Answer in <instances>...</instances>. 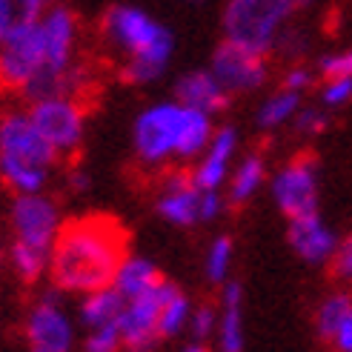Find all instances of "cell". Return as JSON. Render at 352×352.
<instances>
[{
	"instance_id": "6da1fadb",
	"label": "cell",
	"mask_w": 352,
	"mask_h": 352,
	"mask_svg": "<svg viewBox=\"0 0 352 352\" xmlns=\"http://www.w3.org/2000/svg\"><path fill=\"white\" fill-rule=\"evenodd\" d=\"M129 255V232L115 215L95 212L63 221L52 243L49 278L60 292L86 295L109 287L118 263Z\"/></svg>"
},
{
	"instance_id": "7a4b0ae2",
	"label": "cell",
	"mask_w": 352,
	"mask_h": 352,
	"mask_svg": "<svg viewBox=\"0 0 352 352\" xmlns=\"http://www.w3.org/2000/svg\"><path fill=\"white\" fill-rule=\"evenodd\" d=\"M212 132V115L189 109L178 100H166L152 103L135 118L132 144L138 161L146 166L186 164L206 149Z\"/></svg>"
},
{
	"instance_id": "3957f363",
	"label": "cell",
	"mask_w": 352,
	"mask_h": 352,
	"mask_svg": "<svg viewBox=\"0 0 352 352\" xmlns=\"http://www.w3.org/2000/svg\"><path fill=\"white\" fill-rule=\"evenodd\" d=\"M100 34L109 41V46L123 52L120 78L135 86L155 83L166 72L175 52L172 32L149 12L129 3L107 9L100 21Z\"/></svg>"
},
{
	"instance_id": "277c9868",
	"label": "cell",
	"mask_w": 352,
	"mask_h": 352,
	"mask_svg": "<svg viewBox=\"0 0 352 352\" xmlns=\"http://www.w3.org/2000/svg\"><path fill=\"white\" fill-rule=\"evenodd\" d=\"M58 157L49 140L34 129L29 112L12 109L0 115V181L14 195L43 192Z\"/></svg>"
},
{
	"instance_id": "5b68a950",
	"label": "cell",
	"mask_w": 352,
	"mask_h": 352,
	"mask_svg": "<svg viewBox=\"0 0 352 352\" xmlns=\"http://www.w3.org/2000/svg\"><path fill=\"white\" fill-rule=\"evenodd\" d=\"M295 9L298 0H226L221 14L223 41L267 55L275 49L278 34L287 29Z\"/></svg>"
},
{
	"instance_id": "8992f818",
	"label": "cell",
	"mask_w": 352,
	"mask_h": 352,
	"mask_svg": "<svg viewBox=\"0 0 352 352\" xmlns=\"http://www.w3.org/2000/svg\"><path fill=\"white\" fill-rule=\"evenodd\" d=\"M34 129H38L49 146L58 155H72L80 149L83 135H86V109L83 98L78 95H49L32 100V107L26 109Z\"/></svg>"
},
{
	"instance_id": "52a82bcc",
	"label": "cell",
	"mask_w": 352,
	"mask_h": 352,
	"mask_svg": "<svg viewBox=\"0 0 352 352\" xmlns=\"http://www.w3.org/2000/svg\"><path fill=\"white\" fill-rule=\"evenodd\" d=\"M272 201L280 212L289 218L318 212V198H321V175L318 161L312 155L301 152L289 157V161L272 175Z\"/></svg>"
},
{
	"instance_id": "ba28073f",
	"label": "cell",
	"mask_w": 352,
	"mask_h": 352,
	"mask_svg": "<svg viewBox=\"0 0 352 352\" xmlns=\"http://www.w3.org/2000/svg\"><path fill=\"white\" fill-rule=\"evenodd\" d=\"M43 41L38 23L0 41V89L12 95H26L29 86L43 75Z\"/></svg>"
},
{
	"instance_id": "9c48e42d",
	"label": "cell",
	"mask_w": 352,
	"mask_h": 352,
	"mask_svg": "<svg viewBox=\"0 0 352 352\" xmlns=\"http://www.w3.org/2000/svg\"><path fill=\"white\" fill-rule=\"evenodd\" d=\"M175 284L169 278H164L155 289L129 298L120 309L118 318V329H120V341L123 349L129 352H152L155 344L161 341V329H157V321H161V307L164 301L172 295Z\"/></svg>"
},
{
	"instance_id": "30bf717a",
	"label": "cell",
	"mask_w": 352,
	"mask_h": 352,
	"mask_svg": "<svg viewBox=\"0 0 352 352\" xmlns=\"http://www.w3.org/2000/svg\"><path fill=\"white\" fill-rule=\"evenodd\" d=\"M9 223H12V241L41 246V250L52 252L63 218L55 198L43 195V192H26V195H14L12 209H9Z\"/></svg>"
},
{
	"instance_id": "8fae6325",
	"label": "cell",
	"mask_w": 352,
	"mask_h": 352,
	"mask_svg": "<svg viewBox=\"0 0 352 352\" xmlns=\"http://www.w3.org/2000/svg\"><path fill=\"white\" fill-rule=\"evenodd\" d=\"M209 72L218 78V83L230 95H250L267 83L270 63L267 55H261V52H252L232 41H221L212 55V63H209Z\"/></svg>"
},
{
	"instance_id": "7c38bea8",
	"label": "cell",
	"mask_w": 352,
	"mask_h": 352,
	"mask_svg": "<svg viewBox=\"0 0 352 352\" xmlns=\"http://www.w3.org/2000/svg\"><path fill=\"white\" fill-rule=\"evenodd\" d=\"M155 209L172 226H195L206 223L204 218V189L192 181V169L166 166L161 175V195Z\"/></svg>"
},
{
	"instance_id": "4fadbf2b",
	"label": "cell",
	"mask_w": 352,
	"mask_h": 352,
	"mask_svg": "<svg viewBox=\"0 0 352 352\" xmlns=\"http://www.w3.org/2000/svg\"><path fill=\"white\" fill-rule=\"evenodd\" d=\"M26 341L32 349L43 352H69L75 344V327L66 309L58 304V298H41L38 304H32L26 315Z\"/></svg>"
},
{
	"instance_id": "5bb4252c",
	"label": "cell",
	"mask_w": 352,
	"mask_h": 352,
	"mask_svg": "<svg viewBox=\"0 0 352 352\" xmlns=\"http://www.w3.org/2000/svg\"><path fill=\"white\" fill-rule=\"evenodd\" d=\"M287 241L292 246V252L301 258L304 263L324 267V263H329L332 252H336L338 235H336V230H332V226L318 212H309V215L289 218Z\"/></svg>"
},
{
	"instance_id": "9a60e30c",
	"label": "cell",
	"mask_w": 352,
	"mask_h": 352,
	"mask_svg": "<svg viewBox=\"0 0 352 352\" xmlns=\"http://www.w3.org/2000/svg\"><path fill=\"white\" fill-rule=\"evenodd\" d=\"M235 152H238V132L232 126L215 129L212 138H209L206 149L195 157L192 181H195L201 189H221L226 181H230Z\"/></svg>"
},
{
	"instance_id": "2e32d148",
	"label": "cell",
	"mask_w": 352,
	"mask_h": 352,
	"mask_svg": "<svg viewBox=\"0 0 352 352\" xmlns=\"http://www.w3.org/2000/svg\"><path fill=\"white\" fill-rule=\"evenodd\" d=\"M230 92L218 83V78L209 72V69H195V72H186L175 83V100L184 103L189 109H198L206 115H218L230 107Z\"/></svg>"
},
{
	"instance_id": "e0dca14e",
	"label": "cell",
	"mask_w": 352,
	"mask_h": 352,
	"mask_svg": "<svg viewBox=\"0 0 352 352\" xmlns=\"http://www.w3.org/2000/svg\"><path fill=\"white\" fill-rule=\"evenodd\" d=\"M215 336L221 352H243V287L238 280L223 284Z\"/></svg>"
},
{
	"instance_id": "ac0fdd59",
	"label": "cell",
	"mask_w": 352,
	"mask_h": 352,
	"mask_svg": "<svg viewBox=\"0 0 352 352\" xmlns=\"http://www.w3.org/2000/svg\"><path fill=\"white\" fill-rule=\"evenodd\" d=\"M161 280H164V272L157 270L149 258L126 255V258L118 263L115 278H112V287L123 295V301H129V298H138V295L155 289Z\"/></svg>"
},
{
	"instance_id": "d6986e66",
	"label": "cell",
	"mask_w": 352,
	"mask_h": 352,
	"mask_svg": "<svg viewBox=\"0 0 352 352\" xmlns=\"http://www.w3.org/2000/svg\"><path fill=\"white\" fill-rule=\"evenodd\" d=\"M263 181H267V161H263L261 152H250L230 172V192H226V201L232 206H243L246 201H252L258 195Z\"/></svg>"
},
{
	"instance_id": "ffe728a7",
	"label": "cell",
	"mask_w": 352,
	"mask_h": 352,
	"mask_svg": "<svg viewBox=\"0 0 352 352\" xmlns=\"http://www.w3.org/2000/svg\"><path fill=\"white\" fill-rule=\"evenodd\" d=\"M123 304H126V301H123V295L112 284L86 292L83 301H80V324L86 329L103 327V324H118Z\"/></svg>"
},
{
	"instance_id": "44dd1931",
	"label": "cell",
	"mask_w": 352,
	"mask_h": 352,
	"mask_svg": "<svg viewBox=\"0 0 352 352\" xmlns=\"http://www.w3.org/2000/svg\"><path fill=\"white\" fill-rule=\"evenodd\" d=\"M52 0H0V41L9 34L34 26Z\"/></svg>"
},
{
	"instance_id": "7402d4cb",
	"label": "cell",
	"mask_w": 352,
	"mask_h": 352,
	"mask_svg": "<svg viewBox=\"0 0 352 352\" xmlns=\"http://www.w3.org/2000/svg\"><path fill=\"white\" fill-rule=\"evenodd\" d=\"M49 255H52L49 250H41V246L32 243H21V241L9 243V267L23 284H38L49 272Z\"/></svg>"
},
{
	"instance_id": "603a6c76",
	"label": "cell",
	"mask_w": 352,
	"mask_h": 352,
	"mask_svg": "<svg viewBox=\"0 0 352 352\" xmlns=\"http://www.w3.org/2000/svg\"><path fill=\"white\" fill-rule=\"evenodd\" d=\"M301 98H304L301 92H292V89H284V86H280L278 92H272L261 103L258 126L261 129H278V126H284V123L295 120L298 109H301Z\"/></svg>"
},
{
	"instance_id": "cb8c5ba5",
	"label": "cell",
	"mask_w": 352,
	"mask_h": 352,
	"mask_svg": "<svg viewBox=\"0 0 352 352\" xmlns=\"http://www.w3.org/2000/svg\"><path fill=\"white\" fill-rule=\"evenodd\" d=\"M352 309V292L346 289H336L321 298V304L315 307V332L329 341L336 336V329L341 327V321L346 318V312Z\"/></svg>"
},
{
	"instance_id": "d4e9b609",
	"label": "cell",
	"mask_w": 352,
	"mask_h": 352,
	"mask_svg": "<svg viewBox=\"0 0 352 352\" xmlns=\"http://www.w3.org/2000/svg\"><path fill=\"white\" fill-rule=\"evenodd\" d=\"M189 315H192L189 295L181 287H175L172 295L166 298L164 307H161V321H157V329H161V341L164 338H175L178 332H184L189 327Z\"/></svg>"
},
{
	"instance_id": "484cf974",
	"label": "cell",
	"mask_w": 352,
	"mask_h": 352,
	"mask_svg": "<svg viewBox=\"0 0 352 352\" xmlns=\"http://www.w3.org/2000/svg\"><path fill=\"white\" fill-rule=\"evenodd\" d=\"M232 258H235V243L230 235H218L206 250V261H204V272L212 284H226L230 280V270H232Z\"/></svg>"
},
{
	"instance_id": "4316f807",
	"label": "cell",
	"mask_w": 352,
	"mask_h": 352,
	"mask_svg": "<svg viewBox=\"0 0 352 352\" xmlns=\"http://www.w3.org/2000/svg\"><path fill=\"white\" fill-rule=\"evenodd\" d=\"M120 349H123V341H120L118 324H103V327L86 329L83 352H120Z\"/></svg>"
},
{
	"instance_id": "83f0119b",
	"label": "cell",
	"mask_w": 352,
	"mask_h": 352,
	"mask_svg": "<svg viewBox=\"0 0 352 352\" xmlns=\"http://www.w3.org/2000/svg\"><path fill=\"white\" fill-rule=\"evenodd\" d=\"M215 327H218V309H212L209 304H201V307H192V315H189V332L195 341H206L209 336H215Z\"/></svg>"
},
{
	"instance_id": "f1b7e54d",
	"label": "cell",
	"mask_w": 352,
	"mask_h": 352,
	"mask_svg": "<svg viewBox=\"0 0 352 352\" xmlns=\"http://www.w3.org/2000/svg\"><path fill=\"white\" fill-rule=\"evenodd\" d=\"M349 100H352V78H324L321 103L327 109L346 107Z\"/></svg>"
},
{
	"instance_id": "f546056e",
	"label": "cell",
	"mask_w": 352,
	"mask_h": 352,
	"mask_svg": "<svg viewBox=\"0 0 352 352\" xmlns=\"http://www.w3.org/2000/svg\"><path fill=\"white\" fill-rule=\"evenodd\" d=\"M329 272L332 278H338V280H352V232L338 238L336 243V252H332L329 258Z\"/></svg>"
},
{
	"instance_id": "4dcf8cb0",
	"label": "cell",
	"mask_w": 352,
	"mask_h": 352,
	"mask_svg": "<svg viewBox=\"0 0 352 352\" xmlns=\"http://www.w3.org/2000/svg\"><path fill=\"white\" fill-rule=\"evenodd\" d=\"M318 72L324 78H352V46L344 52H332V55L321 58Z\"/></svg>"
},
{
	"instance_id": "1f68e13d",
	"label": "cell",
	"mask_w": 352,
	"mask_h": 352,
	"mask_svg": "<svg viewBox=\"0 0 352 352\" xmlns=\"http://www.w3.org/2000/svg\"><path fill=\"white\" fill-rule=\"evenodd\" d=\"M295 129L301 132V135H307V138H312V135H318V132H324L327 129V112L324 109H318V107H312V109H298V115H295Z\"/></svg>"
},
{
	"instance_id": "d6a6232c",
	"label": "cell",
	"mask_w": 352,
	"mask_h": 352,
	"mask_svg": "<svg viewBox=\"0 0 352 352\" xmlns=\"http://www.w3.org/2000/svg\"><path fill=\"white\" fill-rule=\"evenodd\" d=\"M284 89H292V92H307L309 86H312V72L307 66H301V63H295V66H289L287 69V75H284Z\"/></svg>"
},
{
	"instance_id": "836d02e7",
	"label": "cell",
	"mask_w": 352,
	"mask_h": 352,
	"mask_svg": "<svg viewBox=\"0 0 352 352\" xmlns=\"http://www.w3.org/2000/svg\"><path fill=\"white\" fill-rule=\"evenodd\" d=\"M329 344H332V352H352V309L346 312V318L336 329V336L329 338Z\"/></svg>"
},
{
	"instance_id": "e575fe53",
	"label": "cell",
	"mask_w": 352,
	"mask_h": 352,
	"mask_svg": "<svg viewBox=\"0 0 352 352\" xmlns=\"http://www.w3.org/2000/svg\"><path fill=\"white\" fill-rule=\"evenodd\" d=\"M69 186H72L75 192H83L86 186H89V175H86L83 169H72V172H69Z\"/></svg>"
},
{
	"instance_id": "d590c367",
	"label": "cell",
	"mask_w": 352,
	"mask_h": 352,
	"mask_svg": "<svg viewBox=\"0 0 352 352\" xmlns=\"http://www.w3.org/2000/svg\"><path fill=\"white\" fill-rule=\"evenodd\" d=\"M184 352H212V349H209L204 341H192V344H189Z\"/></svg>"
},
{
	"instance_id": "8d00e7d4",
	"label": "cell",
	"mask_w": 352,
	"mask_h": 352,
	"mask_svg": "<svg viewBox=\"0 0 352 352\" xmlns=\"http://www.w3.org/2000/svg\"><path fill=\"white\" fill-rule=\"evenodd\" d=\"M184 3H201V0H184Z\"/></svg>"
},
{
	"instance_id": "74e56055",
	"label": "cell",
	"mask_w": 352,
	"mask_h": 352,
	"mask_svg": "<svg viewBox=\"0 0 352 352\" xmlns=\"http://www.w3.org/2000/svg\"><path fill=\"white\" fill-rule=\"evenodd\" d=\"M301 3H309V0H298V6H301Z\"/></svg>"
},
{
	"instance_id": "f35d334b",
	"label": "cell",
	"mask_w": 352,
	"mask_h": 352,
	"mask_svg": "<svg viewBox=\"0 0 352 352\" xmlns=\"http://www.w3.org/2000/svg\"><path fill=\"white\" fill-rule=\"evenodd\" d=\"M0 263H3V250H0Z\"/></svg>"
},
{
	"instance_id": "ab89813d",
	"label": "cell",
	"mask_w": 352,
	"mask_h": 352,
	"mask_svg": "<svg viewBox=\"0 0 352 352\" xmlns=\"http://www.w3.org/2000/svg\"><path fill=\"white\" fill-rule=\"evenodd\" d=\"M32 352H43V349H32Z\"/></svg>"
}]
</instances>
